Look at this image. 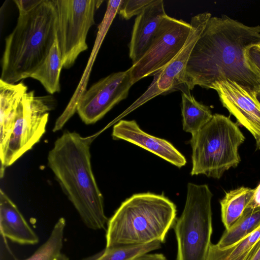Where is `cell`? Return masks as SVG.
Listing matches in <instances>:
<instances>
[{"instance_id": "19", "label": "cell", "mask_w": 260, "mask_h": 260, "mask_svg": "<svg viewBox=\"0 0 260 260\" xmlns=\"http://www.w3.org/2000/svg\"><path fill=\"white\" fill-rule=\"evenodd\" d=\"M260 246V226L234 245L224 249L211 244L206 260H248Z\"/></svg>"}, {"instance_id": "14", "label": "cell", "mask_w": 260, "mask_h": 260, "mask_svg": "<svg viewBox=\"0 0 260 260\" xmlns=\"http://www.w3.org/2000/svg\"><path fill=\"white\" fill-rule=\"evenodd\" d=\"M166 15L163 1L155 0L137 16L129 44V56L133 64L146 51Z\"/></svg>"}, {"instance_id": "1", "label": "cell", "mask_w": 260, "mask_h": 260, "mask_svg": "<svg viewBox=\"0 0 260 260\" xmlns=\"http://www.w3.org/2000/svg\"><path fill=\"white\" fill-rule=\"evenodd\" d=\"M260 44V25L249 26L225 15L211 17L195 44L185 69L190 90L197 85L212 89L229 79L255 92L260 80L249 68L247 48Z\"/></svg>"}, {"instance_id": "8", "label": "cell", "mask_w": 260, "mask_h": 260, "mask_svg": "<svg viewBox=\"0 0 260 260\" xmlns=\"http://www.w3.org/2000/svg\"><path fill=\"white\" fill-rule=\"evenodd\" d=\"M57 15L56 40L63 68L70 69L86 50L87 36L95 24L94 13L103 1L53 0Z\"/></svg>"}, {"instance_id": "10", "label": "cell", "mask_w": 260, "mask_h": 260, "mask_svg": "<svg viewBox=\"0 0 260 260\" xmlns=\"http://www.w3.org/2000/svg\"><path fill=\"white\" fill-rule=\"evenodd\" d=\"M212 17L208 12L200 13L191 18L192 28L186 43L181 50L169 62L154 75L146 90L129 107L133 109L159 95L175 91L190 94L185 83V69L191 52L206 24Z\"/></svg>"}, {"instance_id": "30", "label": "cell", "mask_w": 260, "mask_h": 260, "mask_svg": "<svg viewBox=\"0 0 260 260\" xmlns=\"http://www.w3.org/2000/svg\"><path fill=\"white\" fill-rule=\"evenodd\" d=\"M255 96L257 100L260 103V83L259 84L258 88L255 91ZM256 148L257 149H260V143L256 145Z\"/></svg>"}, {"instance_id": "22", "label": "cell", "mask_w": 260, "mask_h": 260, "mask_svg": "<svg viewBox=\"0 0 260 260\" xmlns=\"http://www.w3.org/2000/svg\"><path fill=\"white\" fill-rule=\"evenodd\" d=\"M161 243L155 241L141 245L105 247L102 251L81 260H134L142 254L161 248Z\"/></svg>"}, {"instance_id": "7", "label": "cell", "mask_w": 260, "mask_h": 260, "mask_svg": "<svg viewBox=\"0 0 260 260\" xmlns=\"http://www.w3.org/2000/svg\"><path fill=\"white\" fill-rule=\"evenodd\" d=\"M55 106L51 95L36 96L34 90L24 95L18 106L9 139L0 152L1 178L6 168L40 141L46 132L49 113Z\"/></svg>"}, {"instance_id": "27", "label": "cell", "mask_w": 260, "mask_h": 260, "mask_svg": "<svg viewBox=\"0 0 260 260\" xmlns=\"http://www.w3.org/2000/svg\"><path fill=\"white\" fill-rule=\"evenodd\" d=\"M134 260H168L162 253H146L137 257Z\"/></svg>"}, {"instance_id": "20", "label": "cell", "mask_w": 260, "mask_h": 260, "mask_svg": "<svg viewBox=\"0 0 260 260\" xmlns=\"http://www.w3.org/2000/svg\"><path fill=\"white\" fill-rule=\"evenodd\" d=\"M260 226V208L248 206L241 217L228 230H225L216 246L230 247Z\"/></svg>"}, {"instance_id": "29", "label": "cell", "mask_w": 260, "mask_h": 260, "mask_svg": "<svg viewBox=\"0 0 260 260\" xmlns=\"http://www.w3.org/2000/svg\"><path fill=\"white\" fill-rule=\"evenodd\" d=\"M248 260H260V246Z\"/></svg>"}, {"instance_id": "5", "label": "cell", "mask_w": 260, "mask_h": 260, "mask_svg": "<svg viewBox=\"0 0 260 260\" xmlns=\"http://www.w3.org/2000/svg\"><path fill=\"white\" fill-rule=\"evenodd\" d=\"M245 140L238 125L230 117L213 114L206 124L191 135V175L220 178L225 172L239 164L238 149Z\"/></svg>"}, {"instance_id": "17", "label": "cell", "mask_w": 260, "mask_h": 260, "mask_svg": "<svg viewBox=\"0 0 260 260\" xmlns=\"http://www.w3.org/2000/svg\"><path fill=\"white\" fill-rule=\"evenodd\" d=\"M254 191V188L241 186L226 193L220 202L221 220L225 230L241 217L251 202Z\"/></svg>"}, {"instance_id": "16", "label": "cell", "mask_w": 260, "mask_h": 260, "mask_svg": "<svg viewBox=\"0 0 260 260\" xmlns=\"http://www.w3.org/2000/svg\"><path fill=\"white\" fill-rule=\"evenodd\" d=\"M27 89L22 81L13 84L0 79V152L9 139L18 106Z\"/></svg>"}, {"instance_id": "24", "label": "cell", "mask_w": 260, "mask_h": 260, "mask_svg": "<svg viewBox=\"0 0 260 260\" xmlns=\"http://www.w3.org/2000/svg\"><path fill=\"white\" fill-rule=\"evenodd\" d=\"M155 0H122L117 13L123 19L128 20L138 16Z\"/></svg>"}, {"instance_id": "18", "label": "cell", "mask_w": 260, "mask_h": 260, "mask_svg": "<svg viewBox=\"0 0 260 260\" xmlns=\"http://www.w3.org/2000/svg\"><path fill=\"white\" fill-rule=\"evenodd\" d=\"M62 68L56 39L47 56L30 78L39 81L49 93L53 94L60 91V75Z\"/></svg>"}, {"instance_id": "26", "label": "cell", "mask_w": 260, "mask_h": 260, "mask_svg": "<svg viewBox=\"0 0 260 260\" xmlns=\"http://www.w3.org/2000/svg\"><path fill=\"white\" fill-rule=\"evenodd\" d=\"M41 1V0H14V2L18 8L19 13H25L31 10Z\"/></svg>"}, {"instance_id": "21", "label": "cell", "mask_w": 260, "mask_h": 260, "mask_svg": "<svg viewBox=\"0 0 260 260\" xmlns=\"http://www.w3.org/2000/svg\"><path fill=\"white\" fill-rule=\"evenodd\" d=\"M183 129L191 135L199 131L212 117L209 107L197 101L191 94L182 93Z\"/></svg>"}, {"instance_id": "15", "label": "cell", "mask_w": 260, "mask_h": 260, "mask_svg": "<svg viewBox=\"0 0 260 260\" xmlns=\"http://www.w3.org/2000/svg\"><path fill=\"white\" fill-rule=\"evenodd\" d=\"M0 229L4 238L20 245H33L39 241L17 206L1 189Z\"/></svg>"}, {"instance_id": "28", "label": "cell", "mask_w": 260, "mask_h": 260, "mask_svg": "<svg viewBox=\"0 0 260 260\" xmlns=\"http://www.w3.org/2000/svg\"><path fill=\"white\" fill-rule=\"evenodd\" d=\"M254 194L248 206L260 208V183L255 188Z\"/></svg>"}, {"instance_id": "3", "label": "cell", "mask_w": 260, "mask_h": 260, "mask_svg": "<svg viewBox=\"0 0 260 260\" xmlns=\"http://www.w3.org/2000/svg\"><path fill=\"white\" fill-rule=\"evenodd\" d=\"M56 22L53 0H41L31 10L19 13L15 27L5 39L1 80L14 84L30 78L56 39Z\"/></svg>"}, {"instance_id": "31", "label": "cell", "mask_w": 260, "mask_h": 260, "mask_svg": "<svg viewBox=\"0 0 260 260\" xmlns=\"http://www.w3.org/2000/svg\"><path fill=\"white\" fill-rule=\"evenodd\" d=\"M55 260H70V259L66 255L61 253Z\"/></svg>"}, {"instance_id": "11", "label": "cell", "mask_w": 260, "mask_h": 260, "mask_svg": "<svg viewBox=\"0 0 260 260\" xmlns=\"http://www.w3.org/2000/svg\"><path fill=\"white\" fill-rule=\"evenodd\" d=\"M133 85L129 69L113 73L94 83L82 93L78 101L76 112L86 124L94 123L126 98Z\"/></svg>"}, {"instance_id": "2", "label": "cell", "mask_w": 260, "mask_h": 260, "mask_svg": "<svg viewBox=\"0 0 260 260\" xmlns=\"http://www.w3.org/2000/svg\"><path fill=\"white\" fill-rule=\"evenodd\" d=\"M95 135L82 137L65 131L48 155V165L84 224L93 230L106 229L108 221L103 196L93 175L90 147Z\"/></svg>"}, {"instance_id": "25", "label": "cell", "mask_w": 260, "mask_h": 260, "mask_svg": "<svg viewBox=\"0 0 260 260\" xmlns=\"http://www.w3.org/2000/svg\"><path fill=\"white\" fill-rule=\"evenodd\" d=\"M244 55L249 68L260 80V44L249 46Z\"/></svg>"}, {"instance_id": "6", "label": "cell", "mask_w": 260, "mask_h": 260, "mask_svg": "<svg viewBox=\"0 0 260 260\" xmlns=\"http://www.w3.org/2000/svg\"><path fill=\"white\" fill-rule=\"evenodd\" d=\"M207 184L188 183L185 206L173 226L177 260H206L213 232L211 201Z\"/></svg>"}, {"instance_id": "9", "label": "cell", "mask_w": 260, "mask_h": 260, "mask_svg": "<svg viewBox=\"0 0 260 260\" xmlns=\"http://www.w3.org/2000/svg\"><path fill=\"white\" fill-rule=\"evenodd\" d=\"M191 28L190 23L166 15L146 51L129 68L133 84L154 75L170 62L184 47Z\"/></svg>"}, {"instance_id": "12", "label": "cell", "mask_w": 260, "mask_h": 260, "mask_svg": "<svg viewBox=\"0 0 260 260\" xmlns=\"http://www.w3.org/2000/svg\"><path fill=\"white\" fill-rule=\"evenodd\" d=\"M212 89L217 91L222 105L253 136L256 145L260 143V103L255 92L229 79L215 83Z\"/></svg>"}, {"instance_id": "23", "label": "cell", "mask_w": 260, "mask_h": 260, "mask_svg": "<svg viewBox=\"0 0 260 260\" xmlns=\"http://www.w3.org/2000/svg\"><path fill=\"white\" fill-rule=\"evenodd\" d=\"M66 225L65 218H59L47 240L31 256L22 260H55L61 253Z\"/></svg>"}, {"instance_id": "13", "label": "cell", "mask_w": 260, "mask_h": 260, "mask_svg": "<svg viewBox=\"0 0 260 260\" xmlns=\"http://www.w3.org/2000/svg\"><path fill=\"white\" fill-rule=\"evenodd\" d=\"M112 136L145 149L178 168L186 164L185 157L172 144L142 131L135 120H120L114 125Z\"/></svg>"}, {"instance_id": "4", "label": "cell", "mask_w": 260, "mask_h": 260, "mask_svg": "<svg viewBox=\"0 0 260 260\" xmlns=\"http://www.w3.org/2000/svg\"><path fill=\"white\" fill-rule=\"evenodd\" d=\"M175 204L163 194H135L108 219L106 247L164 243L176 220Z\"/></svg>"}]
</instances>
